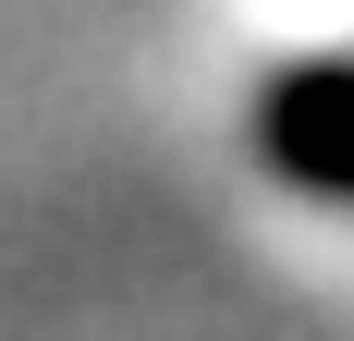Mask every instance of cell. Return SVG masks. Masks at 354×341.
Here are the masks:
<instances>
[{"label":"cell","mask_w":354,"mask_h":341,"mask_svg":"<svg viewBox=\"0 0 354 341\" xmlns=\"http://www.w3.org/2000/svg\"><path fill=\"white\" fill-rule=\"evenodd\" d=\"M269 159L318 195H354V61H293L269 86Z\"/></svg>","instance_id":"cell-1"}]
</instances>
